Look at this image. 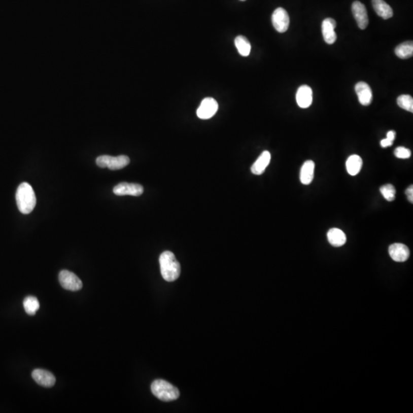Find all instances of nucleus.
Returning <instances> with one entry per match:
<instances>
[{
    "mask_svg": "<svg viewBox=\"0 0 413 413\" xmlns=\"http://www.w3.org/2000/svg\"><path fill=\"white\" fill-rule=\"evenodd\" d=\"M390 257L398 263L406 261L409 257L410 251L408 247L402 244H393L389 247Z\"/></svg>",
    "mask_w": 413,
    "mask_h": 413,
    "instance_id": "10",
    "label": "nucleus"
},
{
    "mask_svg": "<svg viewBox=\"0 0 413 413\" xmlns=\"http://www.w3.org/2000/svg\"><path fill=\"white\" fill-rule=\"evenodd\" d=\"M381 194L388 201H393L396 198V188L393 185L387 184L380 188Z\"/></svg>",
    "mask_w": 413,
    "mask_h": 413,
    "instance_id": "24",
    "label": "nucleus"
},
{
    "mask_svg": "<svg viewBox=\"0 0 413 413\" xmlns=\"http://www.w3.org/2000/svg\"><path fill=\"white\" fill-rule=\"evenodd\" d=\"M355 90L360 105L363 106H369L371 104L373 93L371 88L367 83L363 81L357 83L355 86Z\"/></svg>",
    "mask_w": 413,
    "mask_h": 413,
    "instance_id": "11",
    "label": "nucleus"
},
{
    "mask_svg": "<svg viewBox=\"0 0 413 413\" xmlns=\"http://www.w3.org/2000/svg\"><path fill=\"white\" fill-rule=\"evenodd\" d=\"M352 13L359 28L365 29L369 24L368 15L365 6L359 1H355L352 4Z\"/></svg>",
    "mask_w": 413,
    "mask_h": 413,
    "instance_id": "9",
    "label": "nucleus"
},
{
    "mask_svg": "<svg viewBox=\"0 0 413 413\" xmlns=\"http://www.w3.org/2000/svg\"><path fill=\"white\" fill-rule=\"evenodd\" d=\"M161 273L164 280L167 282H174L181 274L180 263L176 260L174 253L165 251L159 257Z\"/></svg>",
    "mask_w": 413,
    "mask_h": 413,
    "instance_id": "2",
    "label": "nucleus"
},
{
    "mask_svg": "<svg viewBox=\"0 0 413 413\" xmlns=\"http://www.w3.org/2000/svg\"><path fill=\"white\" fill-rule=\"evenodd\" d=\"M59 281L64 289L70 291H78L82 288L81 280L73 272L68 270H62L59 273Z\"/></svg>",
    "mask_w": 413,
    "mask_h": 413,
    "instance_id": "6",
    "label": "nucleus"
},
{
    "mask_svg": "<svg viewBox=\"0 0 413 413\" xmlns=\"http://www.w3.org/2000/svg\"><path fill=\"white\" fill-rule=\"evenodd\" d=\"M393 142L388 140L387 138L384 139V140H381V145L383 148L390 147V146H393Z\"/></svg>",
    "mask_w": 413,
    "mask_h": 413,
    "instance_id": "27",
    "label": "nucleus"
},
{
    "mask_svg": "<svg viewBox=\"0 0 413 413\" xmlns=\"http://www.w3.org/2000/svg\"><path fill=\"white\" fill-rule=\"evenodd\" d=\"M241 1H245V0H241Z\"/></svg>",
    "mask_w": 413,
    "mask_h": 413,
    "instance_id": "29",
    "label": "nucleus"
},
{
    "mask_svg": "<svg viewBox=\"0 0 413 413\" xmlns=\"http://www.w3.org/2000/svg\"><path fill=\"white\" fill-rule=\"evenodd\" d=\"M129 158L126 156L117 157L111 156H100L96 160V165L100 168H108L111 170H120L129 165Z\"/></svg>",
    "mask_w": 413,
    "mask_h": 413,
    "instance_id": "4",
    "label": "nucleus"
},
{
    "mask_svg": "<svg viewBox=\"0 0 413 413\" xmlns=\"http://www.w3.org/2000/svg\"><path fill=\"white\" fill-rule=\"evenodd\" d=\"M387 138L391 140V141H394L395 138H396V132L393 130L389 131L387 132Z\"/></svg>",
    "mask_w": 413,
    "mask_h": 413,
    "instance_id": "28",
    "label": "nucleus"
},
{
    "mask_svg": "<svg viewBox=\"0 0 413 413\" xmlns=\"http://www.w3.org/2000/svg\"><path fill=\"white\" fill-rule=\"evenodd\" d=\"M394 155L398 159H407L410 158L411 153V151L407 148L399 146L394 150Z\"/></svg>",
    "mask_w": 413,
    "mask_h": 413,
    "instance_id": "25",
    "label": "nucleus"
},
{
    "mask_svg": "<svg viewBox=\"0 0 413 413\" xmlns=\"http://www.w3.org/2000/svg\"><path fill=\"white\" fill-rule=\"evenodd\" d=\"M313 100V92L311 87L307 85L301 86L296 93V101L298 106L305 109L311 106Z\"/></svg>",
    "mask_w": 413,
    "mask_h": 413,
    "instance_id": "12",
    "label": "nucleus"
},
{
    "mask_svg": "<svg viewBox=\"0 0 413 413\" xmlns=\"http://www.w3.org/2000/svg\"><path fill=\"white\" fill-rule=\"evenodd\" d=\"M395 53L396 56L399 57L401 59H407L411 58L413 55V43L412 42H405L400 44L396 47L395 49Z\"/></svg>",
    "mask_w": 413,
    "mask_h": 413,
    "instance_id": "20",
    "label": "nucleus"
},
{
    "mask_svg": "<svg viewBox=\"0 0 413 413\" xmlns=\"http://www.w3.org/2000/svg\"><path fill=\"white\" fill-rule=\"evenodd\" d=\"M16 199L18 209L21 213L28 215L34 210L36 197L34 190L29 184L23 182L18 187Z\"/></svg>",
    "mask_w": 413,
    "mask_h": 413,
    "instance_id": "1",
    "label": "nucleus"
},
{
    "mask_svg": "<svg viewBox=\"0 0 413 413\" xmlns=\"http://www.w3.org/2000/svg\"><path fill=\"white\" fill-rule=\"evenodd\" d=\"M328 242L333 247H340L345 245L347 241V236L341 230L338 228H332L328 232Z\"/></svg>",
    "mask_w": 413,
    "mask_h": 413,
    "instance_id": "18",
    "label": "nucleus"
},
{
    "mask_svg": "<svg viewBox=\"0 0 413 413\" xmlns=\"http://www.w3.org/2000/svg\"><path fill=\"white\" fill-rule=\"evenodd\" d=\"M315 162L312 160L306 161L303 164L300 173V180L303 185H310L314 179Z\"/></svg>",
    "mask_w": 413,
    "mask_h": 413,
    "instance_id": "16",
    "label": "nucleus"
},
{
    "mask_svg": "<svg viewBox=\"0 0 413 413\" xmlns=\"http://www.w3.org/2000/svg\"><path fill=\"white\" fill-rule=\"evenodd\" d=\"M113 191L117 196L131 195L138 197L143 194L144 188L139 184L121 182L114 187Z\"/></svg>",
    "mask_w": 413,
    "mask_h": 413,
    "instance_id": "8",
    "label": "nucleus"
},
{
    "mask_svg": "<svg viewBox=\"0 0 413 413\" xmlns=\"http://www.w3.org/2000/svg\"><path fill=\"white\" fill-rule=\"evenodd\" d=\"M405 194L407 195V197H408V201L410 203H413V186L411 185V186L408 187L407 188L406 191H405Z\"/></svg>",
    "mask_w": 413,
    "mask_h": 413,
    "instance_id": "26",
    "label": "nucleus"
},
{
    "mask_svg": "<svg viewBox=\"0 0 413 413\" xmlns=\"http://www.w3.org/2000/svg\"><path fill=\"white\" fill-rule=\"evenodd\" d=\"M289 22H290V19H289V14L284 9L277 8L272 13V25L278 32H286L289 28Z\"/></svg>",
    "mask_w": 413,
    "mask_h": 413,
    "instance_id": "7",
    "label": "nucleus"
},
{
    "mask_svg": "<svg viewBox=\"0 0 413 413\" xmlns=\"http://www.w3.org/2000/svg\"><path fill=\"white\" fill-rule=\"evenodd\" d=\"M234 43L239 55L244 57L249 56L251 51V45L247 38L243 36H237L235 39Z\"/></svg>",
    "mask_w": 413,
    "mask_h": 413,
    "instance_id": "21",
    "label": "nucleus"
},
{
    "mask_svg": "<svg viewBox=\"0 0 413 413\" xmlns=\"http://www.w3.org/2000/svg\"><path fill=\"white\" fill-rule=\"evenodd\" d=\"M397 105L399 108L408 112H413V99L410 95L402 94L397 98Z\"/></svg>",
    "mask_w": 413,
    "mask_h": 413,
    "instance_id": "23",
    "label": "nucleus"
},
{
    "mask_svg": "<svg viewBox=\"0 0 413 413\" xmlns=\"http://www.w3.org/2000/svg\"><path fill=\"white\" fill-rule=\"evenodd\" d=\"M32 378L40 386L45 387H51L55 385V376L48 370L36 369L32 372Z\"/></svg>",
    "mask_w": 413,
    "mask_h": 413,
    "instance_id": "14",
    "label": "nucleus"
},
{
    "mask_svg": "<svg viewBox=\"0 0 413 413\" xmlns=\"http://www.w3.org/2000/svg\"><path fill=\"white\" fill-rule=\"evenodd\" d=\"M271 160V154L269 151H264L263 153L259 156L257 160L254 162L251 167V171L253 174L256 176H260L264 173L266 168L269 165Z\"/></svg>",
    "mask_w": 413,
    "mask_h": 413,
    "instance_id": "15",
    "label": "nucleus"
},
{
    "mask_svg": "<svg viewBox=\"0 0 413 413\" xmlns=\"http://www.w3.org/2000/svg\"><path fill=\"white\" fill-rule=\"evenodd\" d=\"M218 104L214 98H204L197 111V116L201 120H209L216 114Z\"/></svg>",
    "mask_w": 413,
    "mask_h": 413,
    "instance_id": "5",
    "label": "nucleus"
},
{
    "mask_svg": "<svg viewBox=\"0 0 413 413\" xmlns=\"http://www.w3.org/2000/svg\"><path fill=\"white\" fill-rule=\"evenodd\" d=\"M25 313L29 316H34L40 307L39 300L34 296H28L23 301Z\"/></svg>",
    "mask_w": 413,
    "mask_h": 413,
    "instance_id": "22",
    "label": "nucleus"
},
{
    "mask_svg": "<svg viewBox=\"0 0 413 413\" xmlns=\"http://www.w3.org/2000/svg\"><path fill=\"white\" fill-rule=\"evenodd\" d=\"M154 396L165 402L176 400L179 397V390L163 380H156L151 385Z\"/></svg>",
    "mask_w": 413,
    "mask_h": 413,
    "instance_id": "3",
    "label": "nucleus"
},
{
    "mask_svg": "<svg viewBox=\"0 0 413 413\" xmlns=\"http://www.w3.org/2000/svg\"><path fill=\"white\" fill-rule=\"evenodd\" d=\"M372 5L376 14L383 19H389L393 17V9L384 0H372Z\"/></svg>",
    "mask_w": 413,
    "mask_h": 413,
    "instance_id": "17",
    "label": "nucleus"
},
{
    "mask_svg": "<svg viewBox=\"0 0 413 413\" xmlns=\"http://www.w3.org/2000/svg\"><path fill=\"white\" fill-rule=\"evenodd\" d=\"M336 24L335 20L328 18L325 19L322 22V30L324 40L327 44L332 45L337 40V34L335 32Z\"/></svg>",
    "mask_w": 413,
    "mask_h": 413,
    "instance_id": "13",
    "label": "nucleus"
},
{
    "mask_svg": "<svg viewBox=\"0 0 413 413\" xmlns=\"http://www.w3.org/2000/svg\"><path fill=\"white\" fill-rule=\"evenodd\" d=\"M363 160L360 156L353 155L348 158L346 162L347 171L352 176H357L362 168Z\"/></svg>",
    "mask_w": 413,
    "mask_h": 413,
    "instance_id": "19",
    "label": "nucleus"
}]
</instances>
